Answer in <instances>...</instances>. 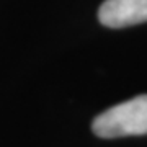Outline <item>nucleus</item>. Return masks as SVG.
<instances>
[{
  "label": "nucleus",
  "mask_w": 147,
  "mask_h": 147,
  "mask_svg": "<svg viewBox=\"0 0 147 147\" xmlns=\"http://www.w3.org/2000/svg\"><path fill=\"white\" fill-rule=\"evenodd\" d=\"M98 20L108 28H124L147 21V0H105Z\"/></svg>",
  "instance_id": "2"
},
{
  "label": "nucleus",
  "mask_w": 147,
  "mask_h": 147,
  "mask_svg": "<svg viewBox=\"0 0 147 147\" xmlns=\"http://www.w3.org/2000/svg\"><path fill=\"white\" fill-rule=\"evenodd\" d=\"M92 129L103 139L147 134V95L108 108L93 119Z\"/></svg>",
  "instance_id": "1"
}]
</instances>
